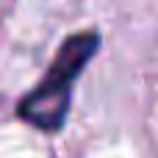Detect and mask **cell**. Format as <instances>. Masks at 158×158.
<instances>
[{"instance_id":"obj_1","label":"cell","mask_w":158,"mask_h":158,"mask_svg":"<svg viewBox=\"0 0 158 158\" xmlns=\"http://www.w3.org/2000/svg\"><path fill=\"white\" fill-rule=\"evenodd\" d=\"M97 47H100V36L94 31H83V33L64 39L47 75L39 81V86L31 94L22 97L17 114L42 131H58L69 114L72 86L78 75L83 72L86 61L97 53Z\"/></svg>"}]
</instances>
